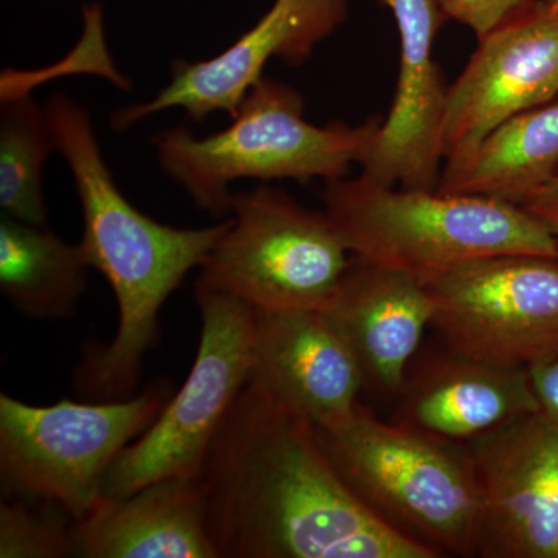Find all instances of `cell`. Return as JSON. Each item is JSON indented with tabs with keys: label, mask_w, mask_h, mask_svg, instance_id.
<instances>
[{
	"label": "cell",
	"mask_w": 558,
	"mask_h": 558,
	"mask_svg": "<svg viewBox=\"0 0 558 558\" xmlns=\"http://www.w3.org/2000/svg\"><path fill=\"white\" fill-rule=\"evenodd\" d=\"M219 558H439L377 520L310 418L248 380L196 475Z\"/></svg>",
	"instance_id": "1"
},
{
	"label": "cell",
	"mask_w": 558,
	"mask_h": 558,
	"mask_svg": "<svg viewBox=\"0 0 558 558\" xmlns=\"http://www.w3.org/2000/svg\"><path fill=\"white\" fill-rule=\"evenodd\" d=\"M44 108L78 194L81 248L90 269L108 279L119 307L116 337L87 352L76 369V389L97 402L130 399L143 357L159 341L165 301L191 269L202 266L229 218L204 229H178L149 218L117 185L86 106L54 94Z\"/></svg>",
	"instance_id": "2"
},
{
	"label": "cell",
	"mask_w": 558,
	"mask_h": 558,
	"mask_svg": "<svg viewBox=\"0 0 558 558\" xmlns=\"http://www.w3.org/2000/svg\"><path fill=\"white\" fill-rule=\"evenodd\" d=\"M325 211L355 258L427 286L453 267L488 256L558 258V242L512 202L438 190H395L373 180L326 182Z\"/></svg>",
	"instance_id": "3"
},
{
	"label": "cell",
	"mask_w": 558,
	"mask_h": 558,
	"mask_svg": "<svg viewBox=\"0 0 558 558\" xmlns=\"http://www.w3.org/2000/svg\"><path fill=\"white\" fill-rule=\"evenodd\" d=\"M317 435L340 478L377 520L438 557H480L483 499L465 444L381 422L362 405Z\"/></svg>",
	"instance_id": "4"
},
{
	"label": "cell",
	"mask_w": 558,
	"mask_h": 558,
	"mask_svg": "<svg viewBox=\"0 0 558 558\" xmlns=\"http://www.w3.org/2000/svg\"><path fill=\"white\" fill-rule=\"evenodd\" d=\"M379 116L359 126H317L304 117L303 97L263 80L248 92L229 126L197 137L186 126L153 138L157 161L197 208L215 218L230 215L231 185L240 180H329L347 178L379 131Z\"/></svg>",
	"instance_id": "5"
},
{
	"label": "cell",
	"mask_w": 558,
	"mask_h": 558,
	"mask_svg": "<svg viewBox=\"0 0 558 558\" xmlns=\"http://www.w3.org/2000/svg\"><path fill=\"white\" fill-rule=\"evenodd\" d=\"M174 395L154 381L130 399L49 407L0 395V476L9 497L46 499L84 519L102 497L120 451L142 436Z\"/></svg>",
	"instance_id": "6"
},
{
	"label": "cell",
	"mask_w": 558,
	"mask_h": 558,
	"mask_svg": "<svg viewBox=\"0 0 558 558\" xmlns=\"http://www.w3.org/2000/svg\"><path fill=\"white\" fill-rule=\"evenodd\" d=\"M349 253L328 213L260 185L233 194L229 223L196 284L256 311L323 312L347 274Z\"/></svg>",
	"instance_id": "7"
},
{
	"label": "cell",
	"mask_w": 558,
	"mask_h": 558,
	"mask_svg": "<svg viewBox=\"0 0 558 558\" xmlns=\"http://www.w3.org/2000/svg\"><path fill=\"white\" fill-rule=\"evenodd\" d=\"M201 340L185 384L137 440L120 451L102 481V495L124 497L172 478L196 476L220 422L248 384L256 310L196 284Z\"/></svg>",
	"instance_id": "8"
},
{
	"label": "cell",
	"mask_w": 558,
	"mask_h": 558,
	"mask_svg": "<svg viewBox=\"0 0 558 558\" xmlns=\"http://www.w3.org/2000/svg\"><path fill=\"white\" fill-rule=\"evenodd\" d=\"M432 325L451 351L509 368L558 357V258L498 255L433 279Z\"/></svg>",
	"instance_id": "9"
},
{
	"label": "cell",
	"mask_w": 558,
	"mask_h": 558,
	"mask_svg": "<svg viewBox=\"0 0 558 558\" xmlns=\"http://www.w3.org/2000/svg\"><path fill=\"white\" fill-rule=\"evenodd\" d=\"M447 95L442 174L459 170L492 131L558 97V5L532 0L478 39Z\"/></svg>",
	"instance_id": "10"
},
{
	"label": "cell",
	"mask_w": 558,
	"mask_h": 558,
	"mask_svg": "<svg viewBox=\"0 0 558 558\" xmlns=\"http://www.w3.org/2000/svg\"><path fill=\"white\" fill-rule=\"evenodd\" d=\"M348 14L347 0H275L252 28L216 57L172 62L170 83L150 100L113 112L110 126L131 130L170 109H182L196 123L215 112L233 117L264 78L267 62L279 58L292 68L304 64Z\"/></svg>",
	"instance_id": "11"
},
{
	"label": "cell",
	"mask_w": 558,
	"mask_h": 558,
	"mask_svg": "<svg viewBox=\"0 0 558 558\" xmlns=\"http://www.w3.org/2000/svg\"><path fill=\"white\" fill-rule=\"evenodd\" d=\"M483 499L480 557L558 558V432L539 413L465 444Z\"/></svg>",
	"instance_id": "12"
},
{
	"label": "cell",
	"mask_w": 558,
	"mask_h": 558,
	"mask_svg": "<svg viewBox=\"0 0 558 558\" xmlns=\"http://www.w3.org/2000/svg\"><path fill=\"white\" fill-rule=\"evenodd\" d=\"M400 36V68L387 119L360 160L363 178L385 186L438 190L449 87L433 60L446 21L435 0H384Z\"/></svg>",
	"instance_id": "13"
},
{
	"label": "cell",
	"mask_w": 558,
	"mask_h": 558,
	"mask_svg": "<svg viewBox=\"0 0 558 558\" xmlns=\"http://www.w3.org/2000/svg\"><path fill=\"white\" fill-rule=\"evenodd\" d=\"M250 379L317 428L354 416L365 388L354 352L318 311H256Z\"/></svg>",
	"instance_id": "14"
},
{
	"label": "cell",
	"mask_w": 558,
	"mask_h": 558,
	"mask_svg": "<svg viewBox=\"0 0 558 558\" xmlns=\"http://www.w3.org/2000/svg\"><path fill=\"white\" fill-rule=\"evenodd\" d=\"M433 311L416 279L354 256L323 314L354 352L365 388L398 398Z\"/></svg>",
	"instance_id": "15"
},
{
	"label": "cell",
	"mask_w": 558,
	"mask_h": 558,
	"mask_svg": "<svg viewBox=\"0 0 558 558\" xmlns=\"http://www.w3.org/2000/svg\"><path fill=\"white\" fill-rule=\"evenodd\" d=\"M396 399V422L458 444L538 413L526 368L481 362L447 347L413 360Z\"/></svg>",
	"instance_id": "16"
},
{
	"label": "cell",
	"mask_w": 558,
	"mask_h": 558,
	"mask_svg": "<svg viewBox=\"0 0 558 558\" xmlns=\"http://www.w3.org/2000/svg\"><path fill=\"white\" fill-rule=\"evenodd\" d=\"M72 535L83 558H219L196 476L156 481L124 497L102 495L73 521Z\"/></svg>",
	"instance_id": "17"
},
{
	"label": "cell",
	"mask_w": 558,
	"mask_h": 558,
	"mask_svg": "<svg viewBox=\"0 0 558 558\" xmlns=\"http://www.w3.org/2000/svg\"><path fill=\"white\" fill-rule=\"evenodd\" d=\"M558 174V100L499 124L459 170L440 175L438 191L521 205Z\"/></svg>",
	"instance_id": "18"
},
{
	"label": "cell",
	"mask_w": 558,
	"mask_h": 558,
	"mask_svg": "<svg viewBox=\"0 0 558 558\" xmlns=\"http://www.w3.org/2000/svg\"><path fill=\"white\" fill-rule=\"evenodd\" d=\"M87 269L80 244H69L47 226L2 215L0 290L25 317H72L86 290Z\"/></svg>",
	"instance_id": "19"
},
{
	"label": "cell",
	"mask_w": 558,
	"mask_h": 558,
	"mask_svg": "<svg viewBox=\"0 0 558 558\" xmlns=\"http://www.w3.org/2000/svg\"><path fill=\"white\" fill-rule=\"evenodd\" d=\"M57 153L46 108L25 92L0 102V207L3 215L47 226L44 168Z\"/></svg>",
	"instance_id": "20"
},
{
	"label": "cell",
	"mask_w": 558,
	"mask_h": 558,
	"mask_svg": "<svg viewBox=\"0 0 558 558\" xmlns=\"http://www.w3.org/2000/svg\"><path fill=\"white\" fill-rule=\"evenodd\" d=\"M72 527V517L57 502L22 497L3 499L0 505V557H73Z\"/></svg>",
	"instance_id": "21"
},
{
	"label": "cell",
	"mask_w": 558,
	"mask_h": 558,
	"mask_svg": "<svg viewBox=\"0 0 558 558\" xmlns=\"http://www.w3.org/2000/svg\"><path fill=\"white\" fill-rule=\"evenodd\" d=\"M532 0H435L446 20L468 25L481 39L527 7Z\"/></svg>",
	"instance_id": "22"
},
{
	"label": "cell",
	"mask_w": 558,
	"mask_h": 558,
	"mask_svg": "<svg viewBox=\"0 0 558 558\" xmlns=\"http://www.w3.org/2000/svg\"><path fill=\"white\" fill-rule=\"evenodd\" d=\"M538 413L558 432V357L527 368Z\"/></svg>",
	"instance_id": "23"
},
{
	"label": "cell",
	"mask_w": 558,
	"mask_h": 558,
	"mask_svg": "<svg viewBox=\"0 0 558 558\" xmlns=\"http://www.w3.org/2000/svg\"><path fill=\"white\" fill-rule=\"evenodd\" d=\"M521 207L527 209L539 222L545 223L546 229L558 242V174L527 196Z\"/></svg>",
	"instance_id": "24"
},
{
	"label": "cell",
	"mask_w": 558,
	"mask_h": 558,
	"mask_svg": "<svg viewBox=\"0 0 558 558\" xmlns=\"http://www.w3.org/2000/svg\"><path fill=\"white\" fill-rule=\"evenodd\" d=\"M546 2L557 3V5H558V0H546Z\"/></svg>",
	"instance_id": "25"
}]
</instances>
